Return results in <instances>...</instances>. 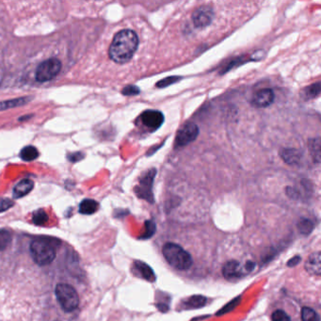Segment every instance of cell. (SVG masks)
Returning a JSON list of instances; mask_svg holds the SVG:
<instances>
[{
	"label": "cell",
	"mask_w": 321,
	"mask_h": 321,
	"mask_svg": "<svg viewBox=\"0 0 321 321\" xmlns=\"http://www.w3.org/2000/svg\"><path fill=\"white\" fill-rule=\"evenodd\" d=\"M139 47V37L131 30L118 32L112 40L109 54L114 63L123 64L128 63L136 53Z\"/></svg>",
	"instance_id": "1"
},
{
	"label": "cell",
	"mask_w": 321,
	"mask_h": 321,
	"mask_svg": "<svg viewBox=\"0 0 321 321\" xmlns=\"http://www.w3.org/2000/svg\"><path fill=\"white\" fill-rule=\"evenodd\" d=\"M162 253L167 262L179 270L188 269L192 265V257L181 246L175 243H166L162 248Z\"/></svg>",
	"instance_id": "2"
},
{
	"label": "cell",
	"mask_w": 321,
	"mask_h": 321,
	"mask_svg": "<svg viewBox=\"0 0 321 321\" xmlns=\"http://www.w3.org/2000/svg\"><path fill=\"white\" fill-rule=\"evenodd\" d=\"M31 254L34 262L40 266H46L52 263L56 258L55 246L48 238L39 237L31 244Z\"/></svg>",
	"instance_id": "3"
},
{
	"label": "cell",
	"mask_w": 321,
	"mask_h": 321,
	"mask_svg": "<svg viewBox=\"0 0 321 321\" xmlns=\"http://www.w3.org/2000/svg\"><path fill=\"white\" fill-rule=\"evenodd\" d=\"M55 293L59 303L65 312H72L79 307V294L70 284L59 283Z\"/></svg>",
	"instance_id": "4"
},
{
	"label": "cell",
	"mask_w": 321,
	"mask_h": 321,
	"mask_svg": "<svg viewBox=\"0 0 321 321\" xmlns=\"http://www.w3.org/2000/svg\"><path fill=\"white\" fill-rule=\"evenodd\" d=\"M62 63L58 59H48L40 64L36 70V80L39 82H47L57 77L61 72Z\"/></svg>",
	"instance_id": "5"
},
{
	"label": "cell",
	"mask_w": 321,
	"mask_h": 321,
	"mask_svg": "<svg viewBox=\"0 0 321 321\" xmlns=\"http://www.w3.org/2000/svg\"><path fill=\"white\" fill-rule=\"evenodd\" d=\"M157 174L156 169H151L145 172L139 181V186L135 188V192L141 199H144L150 203H154V195H153V184L154 178Z\"/></svg>",
	"instance_id": "6"
},
{
	"label": "cell",
	"mask_w": 321,
	"mask_h": 321,
	"mask_svg": "<svg viewBox=\"0 0 321 321\" xmlns=\"http://www.w3.org/2000/svg\"><path fill=\"white\" fill-rule=\"evenodd\" d=\"M200 133L199 127L194 123H187L181 127L177 131L175 141H174V148H182L187 146L189 143L193 142L197 139Z\"/></svg>",
	"instance_id": "7"
},
{
	"label": "cell",
	"mask_w": 321,
	"mask_h": 321,
	"mask_svg": "<svg viewBox=\"0 0 321 321\" xmlns=\"http://www.w3.org/2000/svg\"><path fill=\"white\" fill-rule=\"evenodd\" d=\"M141 125L150 132L157 131L164 123V115L159 110H145L140 116Z\"/></svg>",
	"instance_id": "8"
},
{
	"label": "cell",
	"mask_w": 321,
	"mask_h": 321,
	"mask_svg": "<svg viewBox=\"0 0 321 321\" xmlns=\"http://www.w3.org/2000/svg\"><path fill=\"white\" fill-rule=\"evenodd\" d=\"M191 19L196 28L204 29L208 27L214 19L213 9L209 6H202L195 10V12L192 14Z\"/></svg>",
	"instance_id": "9"
},
{
	"label": "cell",
	"mask_w": 321,
	"mask_h": 321,
	"mask_svg": "<svg viewBox=\"0 0 321 321\" xmlns=\"http://www.w3.org/2000/svg\"><path fill=\"white\" fill-rule=\"evenodd\" d=\"M274 92L271 89L265 88V89L259 90L258 92L253 94L251 104L255 108L264 109V108L269 107L272 103L274 102Z\"/></svg>",
	"instance_id": "10"
},
{
	"label": "cell",
	"mask_w": 321,
	"mask_h": 321,
	"mask_svg": "<svg viewBox=\"0 0 321 321\" xmlns=\"http://www.w3.org/2000/svg\"><path fill=\"white\" fill-rule=\"evenodd\" d=\"M243 273H244L243 267H241L240 264L235 260L229 261L222 267L223 277L228 281H233L235 279H238L242 276Z\"/></svg>",
	"instance_id": "11"
},
{
	"label": "cell",
	"mask_w": 321,
	"mask_h": 321,
	"mask_svg": "<svg viewBox=\"0 0 321 321\" xmlns=\"http://www.w3.org/2000/svg\"><path fill=\"white\" fill-rule=\"evenodd\" d=\"M305 269L310 274L319 276L321 274V254L319 251L312 253L306 261Z\"/></svg>",
	"instance_id": "12"
},
{
	"label": "cell",
	"mask_w": 321,
	"mask_h": 321,
	"mask_svg": "<svg viewBox=\"0 0 321 321\" xmlns=\"http://www.w3.org/2000/svg\"><path fill=\"white\" fill-rule=\"evenodd\" d=\"M280 157L288 165H297L302 158V153L295 148H282L280 151Z\"/></svg>",
	"instance_id": "13"
},
{
	"label": "cell",
	"mask_w": 321,
	"mask_h": 321,
	"mask_svg": "<svg viewBox=\"0 0 321 321\" xmlns=\"http://www.w3.org/2000/svg\"><path fill=\"white\" fill-rule=\"evenodd\" d=\"M134 268L138 271L139 274L141 275V278L149 282H154L156 280V275L154 273L153 269L151 268V266H148L147 264L141 261H136L134 263Z\"/></svg>",
	"instance_id": "14"
},
{
	"label": "cell",
	"mask_w": 321,
	"mask_h": 321,
	"mask_svg": "<svg viewBox=\"0 0 321 321\" xmlns=\"http://www.w3.org/2000/svg\"><path fill=\"white\" fill-rule=\"evenodd\" d=\"M33 187H34V184L30 179H24V180L20 181L14 188V192H13L14 197L16 199L22 198L24 196L29 194L32 191Z\"/></svg>",
	"instance_id": "15"
},
{
	"label": "cell",
	"mask_w": 321,
	"mask_h": 321,
	"mask_svg": "<svg viewBox=\"0 0 321 321\" xmlns=\"http://www.w3.org/2000/svg\"><path fill=\"white\" fill-rule=\"evenodd\" d=\"M320 137L310 139L308 141L309 153H310L311 157L313 158V161L315 163H317V164L320 162Z\"/></svg>",
	"instance_id": "16"
},
{
	"label": "cell",
	"mask_w": 321,
	"mask_h": 321,
	"mask_svg": "<svg viewBox=\"0 0 321 321\" xmlns=\"http://www.w3.org/2000/svg\"><path fill=\"white\" fill-rule=\"evenodd\" d=\"M99 208V204L92 200V199H86L81 202L79 205V212L84 215H92L98 210Z\"/></svg>",
	"instance_id": "17"
},
{
	"label": "cell",
	"mask_w": 321,
	"mask_h": 321,
	"mask_svg": "<svg viewBox=\"0 0 321 321\" xmlns=\"http://www.w3.org/2000/svg\"><path fill=\"white\" fill-rule=\"evenodd\" d=\"M320 90V82H315L313 84H311L310 86L306 87L305 89H303V91L301 92V97L306 101L311 100L319 95Z\"/></svg>",
	"instance_id": "18"
},
{
	"label": "cell",
	"mask_w": 321,
	"mask_h": 321,
	"mask_svg": "<svg viewBox=\"0 0 321 321\" xmlns=\"http://www.w3.org/2000/svg\"><path fill=\"white\" fill-rule=\"evenodd\" d=\"M206 303V298L204 296H192L186 299L183 303L186 309H196L203 307Z\"/></svg>",
	"instance_id": "19"
},
{
	"label": "cell",
	"mask_w": 321,
	"mask_h": 321,
	"mask_svg": "<svg viewBox=\"0 0 321 321\" xmlns=\"http://www.w3.org/2000/svg\"><path fill=\"white\" fill-rule=\"evenodd\" d=\"M20 157L25 161H32L39 157V152L34 146H27L21 151Z\"/></svg>",
	"instance_id": "20"
},
{
	"label": "cell",
	"mask_w": 321,
	"mask_h": 321,
	"mask_svg": "<svg viewBox=\"0 0 321 321\" xmlns=\"http://www.w3.org/2000/svg\"><path fill=\"white\" fill-rule=\"evenodd\" d=\"M29 101H30V98L21 97V98H18V99L0 102V110H8V109H12V108L20 107V106H23L25 104H27Z\"/></svg>",
	"instance_id": "21"
},
{
	"label": "cell",
	"mask_w": 321,
	"mask_h": 321,
	"mask_svg": "<svg viewBox=\"0 0 321 321\" xmlns=\"http://www.w3.org/2000/svg\"><path fill=\"white\" fill-rule=\"evenodd\" d=\"M298 231L302 235H309L313 229V221L311 219H301L298 222Z\"/></svg>",
	"instance_id": "22"
},
{
	"label": "cell",
	"mask_w": 321,
	"mask_h": 321,
	"mask_svg": "<svg viewBox=\"0 0 321 321\" xmlns=\"http://www.w3.org/2000/svg\"><path fill=\"white\" fill-rule=\"evenodd\" d=\"M301 320L302 321H320L318 313L309 307H304L301 310Z\"/></svg>",
	"instance_id": "23"
},
{
	"label": "cell",
	"mask_w": 321,
	"mask_h": 321,
	"mask_svg": "<svg viewBox=\"0 0 321 321\" xmlns=\"http://www.w3.org/2000/svg\"><path fill=\"white\" fill-rule=\"evenodd\" d=\"M32 221L36 225H45L48 221V215L43 209H40L33 213Z\"/></svg>",
	"instance_id": "24"
},
{
	"label": "cell",
	"mask_w": 321,
	"mask_h": 321,
	"mask_svg": "<svg viewBox=\"0 0 321 321\" xmlns=\"http://www.w3.org/2000/svg\"><path fill=\"white\" fill-rule=\"evenodd\" d=\"M12 240V235L8 230H0V251L5 250Z\"/></svg>",
	"instance_id": "25"
},
{
	"label": "cell",
	"mask_w": 321,
	"mask_h": 321,
	"mask_svg": "<svg viewBox=\"0 0 321 321\" xmlns=\"http://www.w3.org/2000/svg\"><path fill=\"white\" fill-rule=\"evenodd\" d=\"M181 79H182V78H179V77H168L166 79L158 81L157 87V88H165V87L170 86V85L176 83L177 81H179Z\"/></svg>",
	"instance_id": "26"
},
{
	"label": "cell",
	"mask_w": 321,
	"mask_h": 321,
	"mask_svg": "<svg viewBox=\"0 0 321 321\" xmlns=\"http://www.w3.org/2000/svg\"><path fill=\"white\" fill-rule=\"evenodd\" d=\"M272 321H291L289 315L283 310H276L271 315Z\"/></svg>",
	"instance_id": "27"
},
{
	"label": "cell",
	"mask_w": 321,
	"mask_h": 321,
	"mask_svg": "<svg viewBox=\"0 0 321 321\" xmlns=\"http://www.w3.org/2000/svg\"><path fill=\"white\" fill-rule=\"evenodd\" d=\"M141 93L140 88H138L135 85H128V86L125 87L122 91V94L126 96H134L137 95Z\"/></svg>",
	"instance_id": "28"
},
{
	"label": "cell",
	"mask_w": 321,
	"mask_h": 321,
	"mask_svg": "<svg viewBox=\"0 0 321 321\" xmlns=\"http://www.w3.org/2000/svg\"><path fill=\"white\" fill-rule=\"evenodd\" d=\"M14 204L15 203L12 200L7 199V198H1L0 199V213L8 210L11 207L14 206Z\"/></svg>",
	"instance_id": "29"
},
{
	"label": "cell",
	"mask_w": 321,
	"mask_h": 321,
	"mask_svg": "<svg viewBox=\"0 0 321 321\" xmlns=\"http://www.w3.org/2000/svg\"><path fill=\"white\" fill-rule=\"evenodd\" d=\"M145 225H146V233L144 235V237L145 238H149L150 236H152V235H154V233L156 232V225L151 220H147Z\"/></svg>",
	"instance_id": "30"
},
{
	"label": "cell",
	"mask_w": 321,
	"mask_h": 321,
	"mask_svg": "<svg viewBox=\"0 0 321 321\" xmlns=\"http://www.w3.org/2000/svg\"><path fill=\"white\" fill-rule=\"evenodd\" d=\"M239 300H240V298H235L234 300H232V302L228 303L227 305L225 306L224 308H222L220 311H219L218 314H222V313H226L230 311V310H233L235 308V306L237 305L239 303Z\"/></svg>",
	"instance_id": "31"
},
{
	"label": "cell",
	"mask_w": 321,
	"mask_h": 321,
	"mask_svg": "<svg viewBox=\"0 0 321 321\" xmlns=\"http://www.w3.org/2000/svg\"><path fill=\"white\" fill-rule=\"evenodd\" d=\"M84 157V155L80 152H78V153H74V154H71L70 156H68V159L73 161V162H76V161H79V160H81L82 158Z\"/></svg>",
	"instance_id": "32"
},
{
	"label": "cell",
	"mask_w": 321,
	"mask_h": 321,
	"mask_svg": "<svg viewBox=\"0 0 321 321\" xmlns=\"http://www.w3.org/2000/svg\"><path fill=\"white\" fill-rule=\"evenodd\" d=\"M299 261H300V257H299V256H295V257L290 259L289 261H288V263H287V266H297L298 263H299Z\"/></svg>",
	"instance_id": "33"
}]
</instances>
